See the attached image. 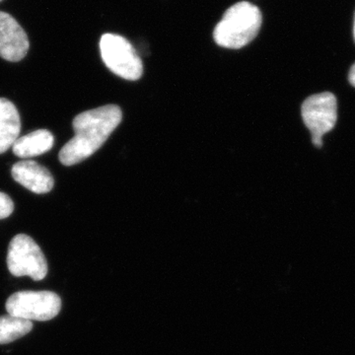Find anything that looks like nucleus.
Here are the masks:
<instances>
[{
	"instance_id": "obj_9",
	"label": "nucleus",
	"mask_w": 355,
	"mask_h": 355,
	"mask_svg": "<svg viewBox=\"0 0 355 355\" xmlns=\"http://www.w3.org/2000/svg\"><path fill=\"white\" fill-rule=\"evenodd\" d=\"M21 130L19 113L15 105L0 98V154L6 153L18 139Z\"/></svg>"
},
{
	"instance_id": "obj_13",
	"label": "nucleus",
	"mask_w": 355,
	"mask_h": 355,
	"mask_svg": "<svg viewBox=\"0 0 355 355\" xmlns=\"http://www.w3.org/2000/svg\"><path fill=\"white\" fill-rule=\"evenodd\" d=\"M349 80L350 84L355 87V64L352 65L349 70Z\"/></svg>"
},
{
	"instance_id": "obj_6",
	"label": "nucleus",
	"mask_w": 355,
	"mask_h": 355,
	"mask_svg": "<svg viewBox=\"0 0 355 355\" xmlns=\"http://www.w3.org/2000/svg\"><path fill=\"white\" fill-rule=\"evenodd\" d=\"M301 113L312 137H323L336 125L338 119L336 96L330 92L310 96L303 103Z\"/></svg>"
},
{
	"instance_id": "obj_14",
	"label": "nucleus",
	"mask_w": 355,
	"mask_h": 355,
	"mask_svg": "<svg viewBox=\"0 0 355 355\" xmlns=\"http://www.w3.org/2000/svg\"><path fill=\"white\" fill-rule=\"evenodd\" d=\"M354 39H355V18H354Z\"/></svg>"
},
{
	"instance_id": "obj_1",
	"label": "nucleus",
	"mask_w": 355,
	"mask_h": 355,
	"mask_svg": "<svg viewBox=\"0 0 355 355\" xmlns=\"http://www.w3.org/2000/svg\"><path fill=\"white\" fill-rule=\"evenodd\" d=\"M121 119L123 113L116 105H107L79 114L72 123L76 135L58 154L60 163L72 166L90 157L119 127Z\"/></svg>"
},
{
	"instance_id": "obj_7",
	"label": "nucleus",
	"mask_w": 355,
	"mask_h": 355,
	"mask_svg": "<svg viewBox=\"0 0 355 355\" xmlns=\"http://www.w3.org/2000/svg\"><path fill=\"white\" fill-rule=\"evenodd\" d=\"M29 38L10 14L0 11V57L11 62L22 60L29 51Z\"/></svg>"
},
{
	"instance_id": "obj_10",
	"label": "nucleus",
	"mask_w": 355,
	"mask_h": 355,
	"mask_svg": "<svg viewBox=\"0 0 355 355\" xmlns=\"http://www.w3.org/2000/svg\"><path fill=\"white\" fill-rule=\"evenodd\" d=\"M55 137L48 130L28 133L14 142L13 153L20 158H32L46 153L53 148Z\"/></svg>"
},
{
	"instance_id": "obj_3",
	"label": "nucleus",
	"mask_w": 355,
	"mask_h": 355,
	"mask_svg": "<svg viewBox=\"0 0 355 355\" xmlns=\"http://www.w3.org/2000/svg\"><path fill=\"white\" fill-rule=\"evenodd\" d=\"M100 51L103 62L116 76L133 81L144 74L141 58L132 44L120 35H103Z\"/></svg>"
},
{
	"instance_id": "obj_4",
	"label": "nucleus",
	"mask_w": 355,
	"mask_h": 355,
	"mask_svg": "<svg viewBox=\"0 0 355 355\" xmlns=\"http://www.w3.org/2000/svg\"><path fill=\"white\" fill-rule=\"evenodd\" d=\"M7 266L14 277H29L35 282L48 275V263L41 248L30 236L16 235L7 254Z\"/></svg>"
},
{
	"instance_id": "obj_8",
	"label": "nucleus",
	"mask_w": 355,
	"mask_h": 355,
	"mask_svg": "<svg viewBox=\"0 0 355 355\" xmlns=\"http://www.w3.org/2000/svg\"><path fill=\"white\" fill-rule=\"evenodd\" d=\"M11 175L18 184L38 195L50 193L55 184L51 172L33 160L20 161L14 164Z\"/></svg>"
},
{
	"instance_id": "obj_2",
	"label": "nucleus",
	"mask_w": 355,
	"mask_h": 355,
	"mask_svg": "<svg viewBox=\"0 0 355 355\" xmlns=\"http://www.w3.org/2000/svg\"><path fill=\"white\" fill-rule=\"evenodd\" d=\"M261 22L263 16L258 7L248 1L238 2L226 10L216 25L214 41L223 48L238 50L258 36Z\"/></svg>"
},
{
	"instance_id": "obj_11",
	"label": "nucleus",
	"mask_w": 355,
	"mask_h": 355,
	"mask_svg": "<svg viewBox=\"0 0 355 355\" xmlns=\"http://www.w3.org/2000/svg\"><path fill=\"white\" fill-rule=\"evenodd\" d=\"M32 322L21 318L11 316L0 317V345H6L27 335L32 331Z\"/></svg>"
},
{
	"instance_id": "obj_5",
	"label": "nucleus",
	"mask_w": 355,
	"mask_h": 355,
	"mask_svg": "<svg viewBox=\"0 0 355 355\" xmlns=\"http://www.w3.org/2000/svg\"><path fill=\"white\" fill-rule=\"evenodd\" d=\"M62 308L60 296L51 291H19L6 302V310L11 316L27 321H50L58 316Z\"/></svg>"
},
{
	"instance_id": "obj_15",
	"label": "nucleus",
	"mask_w": 355,
	"mask_h": 355,
	"mask_svg": "<svg viewBox=\"0 0 355 355\" xmlns=\"http://www.w3.org/2000/svg\"><path fill=\"white\" fill-rule=\"evenodd\" d=\"M1 1H2V0H0V2H1Z\"/></svg>"
},
{
	"instance_id": "obj_12",
	"label": "nucleus",
	"mask_w": 355,
	"mask_h": 355,
	"mask_svg": "<svg viewBox=\"0 0 355 355\" xmlns=\"http://www.w3.org/2000/svg\"><path fill=\"white\" fill-rule=\"evenodd\" d=\"M14 202L6 193L0 191V219H6L12 214Z\"/></svg>"
}]
</instances>
